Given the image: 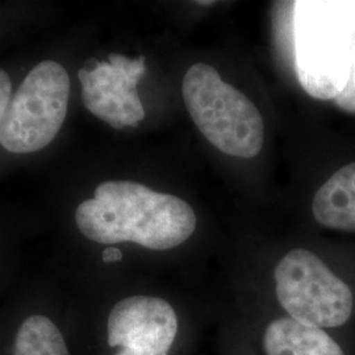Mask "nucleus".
I'll list each match as a JSON object with an SVG mask.
<instances>
[{
	"mask_svg": "<svg viewBox=\"0 0 355 355\" xmlns=\"http://www.w3.org/2000/svg\"><path fill=\"white\" fill-rule=\"evenodd\" d=\"M76 227L103 245L135 242L150 250H168L187 241L196 215L180 198L129 180L101 183L94 198L79 204Z\"/></svg>",
	"mask_w": 355,
	"mask_h": 355,
	"instance_id": "obj_1",
	"label": "nucleus"
},
{
	"mask_svg": "<svg viewBox=\"0 0 355 355\" xmlns=\"http://www.w3.org/2000/svg\"><path fill=\"white\" fill-rule=\"evenodd\" d=\"M182 95L195 125L216 149L239 158H253L262 150V114L212 66H191L183 78Z\"/></svg>",
	"mask_w": 355,
	"mask_h": 355,
	"instance_id": "obj_2",
	"label": "nucleus"
},
{
	"mask_svg": "<svg viewBox=\"0 0 355 355\" xmlns=\"http://www.w3.org/2000/svg\"><path fill=\"white\" fill-rule=\"evenodd\" d=\"M70 76L62 64L42 61L16 89L0 123V145L15 154L46 148L67 114Z\"/></svg>",
	"mask_w": 355,
	"mask_h": 355,
	"instance_id": "obj_3",
	"label": "nucleus"
},
{
	"mask_svg": "<svg viewBox=\"0 0 355 355\" xmlns=\"http://www.w3.org/2000/svg\"><path fill=\"white\" fill-rule=\"evenodd\" d=\"M275 292L290 318L315 328H338L353 312L350 287L318 255L305 249L286 254L274 271Z\"/></svg>",
	"mask_w": 355,
	"mask_h": 355,
	"instance_id": "obj_4",
	"label": "nucleus"
},
{
	"mask_svg": "<svg viewBox=\"0 0 355 355\" xmlns=\"http://www.w3.org/2000/svg\"><path fill=\"white\" fill-rule=\"evenodd\" d=\"M108 62H98L91 70L78 71L82 99L89 112L114 129L137 127L145 110L137 94V83L146 71L145 57L129 60L111 53Z\"/></svg>",
	"mask_w": 355,
	"mask_h": 355,
	"instance_id": "obj_5",
	"label": "nucleus"
},
{
	"mask_svg": "<svg viewBox=\"0 0 355 355\" xmlns=\"http://www.w3.org/2000/svg\"><path fill=\"white\" fill-rule=\"evenodd\" d=\"M107 333L111 347L167 354L177 337V313L164 299L132 296L112 308Z\"/></svg>",
	"mask_w": 355,
	"mask_h": 355,
	"instance_id": "obj_6",
	"label": "nucleus"
},
{
	"mask_svg": "<svg viewBox=\"0 0 355 355\" xmlns=\"http://www.w3.org/2000/svg\"><path fill=\"white\" fill-rule=\"evenodd\" d=\"M267 355H345L327 331L291 318L274 320L263 336Z\"/></svg>",
	"mask_w": 355,
	"mask_h": 355,
	"instance_id": "obj_7",
	"label": "nucleus"
},
{
	"mask_svg": "<svg viewBox=\"0 0 355 355\" xmlns=\"http://www.w3.org/2000/svg\"><path fill=\"white\" fill-rule=\"evenodd\" d=\"M312 212L322 227L355 232V162L343 166L316 192Z\"/></svg>",
	"mask_w": 355,
	"mask_h": 355,
	"instance_id": "obj_8",
	"label": "nucleus"
},
{
	"mask_svg": "<svg viewBox=\"0 0 355 355\" xmlns=\"http://www.w3.org/2000/svg\"><path fill=\"white\" fill-rule=\"evenodd\" d=\"M13 355H70L64 336L51 318H26L15 337Z\"/></svg>",
	"mask_w": 355,
	"mask_h": 355,
	"instance_id": "obj_9",
	"label": "nucleus"
},
{
	"mask_svg": "<svg viewBox=\"0 0 355 355\" xmlns=\"http://www.w3.org/2000/svg\"><path fill=\"white\" fill-rule=\"evenodd\" d=\"M334 101L340 108H343V111L355 114V55L352 67H350L347 83Z\"/></svg>",
	"mask_w": 355,
	"mask_h": 355,
	"instance_id": "obj_10",
	"label": "nucleus"
},
{
	"mask_svg": "<svg viewBox=\"0 0 355 355\" xmlns=\"http://www.w3.org/2000/svg\"><path fill=\"white\" fill-rule=\"evenodd\" d=\"M11 92L12 85L10 76L3 69H0V123L7 112L8 104L11 102Z\"/></svg>",
	"mask_w": 355,
	"mask_h": 355,
	"instance_id": "obj_11",
	"label": "nucleus"
},
{
	"mask_svg": "<svg viewBox=\"0 0 355 355\" xmlns=\"http://www.w3.org/2000/svg\"><path fill=\"white\" fill-rule=\"evenodd\" d=\"M123 259V253L117 248H108L103 252V261L105 263H114V262H120Z\"/></svg>",
	"mask_w": 355,
	"mask_h": 355,
	"instance_id": "obj_12",
	"label": "nucleus"
},
{
	"mask_svg": "<svg viewBox=\"0 0 355 355\" xmlns=\"http://www.w3.org/2000/svg\"><path fill=\"white\" fill-rule=\"evenodd\" d=\"M116 355H167V354H150V353H141V352H133L129 349H121L120 352H117Z\"/></svg>",
	"mask_w": 355,
	"mask_h": 355,
	"instance_id": "obj_13",
	"label": "nucleus"
},
{
	"mask_svg": "<svg viewBox=\"0 0 355 355\" xmlns=\"http://www.w3.org/2000/svg\"><path fill=\"white\" fill-rule=\"evenodd\" d=\"M199 4H214V1H198Z\"/></svg>",
	"mask_w": 355,
	"mask_h": 355,
	"instance_id": "obj_14",
	"label": "nucleus"
}]
</instances>
